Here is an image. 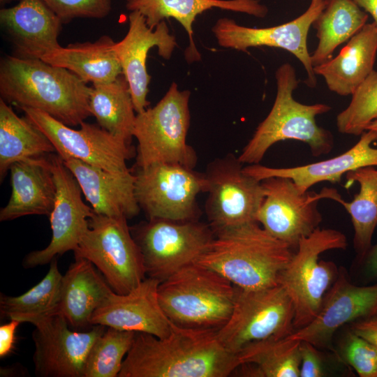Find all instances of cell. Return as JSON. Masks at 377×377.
I'll return each mask as SVG.
<instances>
[{"instance_id":"cell-20","label":"cell","mask_w":377,"mask_h":377,"mask_svg":"<svg viewBox=\"0 0 377 377\" xmlns=\"http://www.w3.org/2000/svg\"><path fill=\"white\" fill-rule=\"evenodd\" d=\"M161 282L146 277L126 294L110 293L94 312L90 323L119 330L143 332L158 338L168 337L172 322L158 300Z\"/></svg>"},{"instance_id":"cell-17","label":"cell","mask_w":377,"mask_h":377,"mask_svg":"<svg viewBox=\"0 0 377 377\" xmlns=\"http://www.w3.org/2000/svg\"><path fill=\"white\" fill-rule=\"evenodd\" d=\"M34 326L33 362L35 375L39 377H84L89 352L107 327L94 325L87 331H73L59 313Z\"/></svg>"},{"instance_id":"cell-9","label":"cell","mask_w":377,"mask_h":377,"mask_svg":"<svg viewBox=\"0 0 377 377\" xmlns=\"http://www.w3.org/2000/svg\"><path fill=\"white\" fill-rule=\"evenodd\" d=\"M75 258L89 260L112 290L126 294L146 278L142 256L125 217H110L94 212Z\"/></svg>"},{"instance_id":"cell-31","label":"cell","mask_w":377,"mask_h":377,"mask_svg":"<svg viewBox=\"0 0 377 377\" xmlns=\"http://www.w3.org/2000/svg\"><path fill=\"white\" fill-rule=\"evenodd\" d=\"M368 17L353 0H325L324 8L312 24L318 39L311 54L313 66L332 59L335 49L357 34Z\"/></svg>"},{"instance_id":"cell-37","label":"cell","mask_w":377,"mask_h":377,"mask_svg":"<svg viewBox=\"0 0 377 377\" xmlns=\"http://www.w3.org/2000/svg\"><path fill=\"white\" fill-rule=\"evenodd\" d=\"M340 357L360 377H377V348L350 331L340 348Z\"/></svg>"},{"instance_id":"cell-4","label":"cell","mask_w":377,"mask_h":377,"mask_svg":"<svg viewBox=\"0 0 377 377\" xmlns=\"http://www.w3.org/2000/svg\"><path fill=\"white\" fill-rule=\"evenodd\" d=\"M276 94L271 110L256 128L238 156L243 164H258L275 143L295 140L309 147L315 157L329 154L334 145L332 133L319 126L316 117L328 112L325 103L306 105L294 99L299 80L293 66L285 63L276 71Z\"/></svg>"},{"instance_id":"cell-26","label":"cell","mask_w":377,"mask_h":377,"mask_svg":"<svg viewBox=\"0 0 377 377\" xmlns=\"http://www.w3.org/2000/svg\"><path fill=\"white\" fill-rule=\"evenodd\" d=\"M377 54V26L367 23L334 58L313 67L328 89L340 96L352 95L374 71Z\"/></svg>"},{"instance_id":"cell-42","label":"cell","mask_w":377,"mask_h":377,"mask_svg":"<svg viewBox=\"0 0 377 377\" xmlns=\"http://www.w3.org/2000/svg\"><path fill=\"white\" fill-rule=\"evenodd\" d=\"M362 261L365 274L370 278L377 279V244L371 246Z\"/></svg>"},{"instance_id":"cell-12","label":"cell","mask_w":377,"mask_h":377,"mask_svg":"<svg viewBox=\"0 0 377 377\" xmlns=\"http://www.w3.org/2000/svg\"><path fill=\"white\" fill-rule=\"evenodd\" d=\"M233 154L212 162L205 172V213L214 234L257 221L265 197L261 181L246 174Z\"/></svg>"},{"instance_id":"cell-40","label":"cell","mask_w":377,"mask_h":377,"mask_svg":"<svg viewBox=\"0 0 377 377\" xmlns=\"http://www.w3.org/2000/svg\"><path fill=\"white\" fill-rule=\"evenodd\" d=\"M20 323L19 320H10V322L0 326V358H4L13 353L16 330Z\"/></svg>"},{"instance_id":"cell-2","label":"cell","mask_w":377,"mask_h":377,"mask_svg":"<svg viewBox=\"0 0 377 377\" xmlns=\"http://www.w3.org/2000/svg\"><path fill=\"white\" fill-rule=\"evenodd\" d=\"M90 90L71 71L40 59L7 56L1 60V98L20 109L45 112L71 127L91 116Z\"/></svg>"},{"instance_id":"cell-38","label":"cell","mask_w":377,"mask_h":377,"mask_svg":"<svg viewBox=\"0 0 377 377\" xmlns=\"http://www.w3.org/2000/svg\"><path fill=\"white\" fill-rule=\"evenodd\" d=\"M61 22L75 17L103 18L111 9L112 0H43Z\"/></svg>"},{"instance_id":"cell-33","label":"cell","mask_w":377,"mask_h":377,"mask_svg":"<svg viewBox=\"0 0 377 377\" xmlns=\"http://www.w3.org/2000/svg\"><path fill=\"white\" fill-rule=\"evenodd\" d=\"M300 340L288 336L250 344L237 355L239 374L251 377H300Z\"/></svg>"},{"instance_id":"cell-27","label":"cell","mask_w":377,"mask_h":377,"mask_svg":"<svg viewBox=\"0 0 377 377\" xmlns=\"http://www.w3.org/2000/svg\"><path fill=\"white\" fill-rule=\"evenodd\" d=\"M88 260L75 258L63 275L57 313L76 329L91 326L94 312L113 290ZM56 313V314H57Z\"/></svg>"},{"instance_id":"cell-7","label":"cell","mask_w":377,"mask_h":377,"mask_svg":"<svg viewBox=\"0 0 377 377\" xmlns=\"http://www.w3.org/2000/svg\"><path fill=\"white\" fill-rule=\"evenodd\" d=\"M190 94L172 82L155 106L137 114L133 129L137 168L161 163L194 168L196 154L186 142Z\"/></svg>"},{"instance_id":"cell-18","label":"cell","mask_w":377,"mask_h":377,"mask_svg":"<svg viewBox=\"0 0 377 377\" xmlns=\"http://www.w3.org/2000/svg\"><path fill=\"white\" fill-rule=\"evenodd\" d=\"M376 315L377 283L356 286L348 280L346 271L341 270L325 295L313 320L288 337L308 341L317 348H330L332 337L339 328Z\"/></svg>"},{"instance_id":"cell-34","label":"cell","mask_w":377,"mask_h":377,"mask_svg":"<svg viewBox=\"0 0 377 377\" xmlns=\"http://www.w3.org/2000/svg\"><path fill=\"white\" fill-rule=\"evenodd\" d=\"M62 277L55 258L51 261L45 276L31 288L17 296L1 294V316L34 325L42 319L56 314Z\"/></svg>"},{"instance_id":"cell-46","label":"cell","mask_w":377,"mask_h":377,"mask_svg":"<svg viewBox=\"0 0 377 377\" xmlns=\"http://www.w3.org/2000/svg\"><path fill=\"white\" fill-rule=\"evenodd\" d=\"M130 1V0H127V1Z\"/></svg>"},{"instance_id":"cell-32","label":"cell","mask_w":377,"mask_h":377,"mask_svg":"<svg viewBox=\"0 0 377 377\" xmlns=\"http://www.w3.org/2000/svg\"><path fill=\"white\" fill-rule=\"evenodd\" d=\"M89 109L101 128L131 145L136 115L123 74L110 82L91 87Z\"/></svg>"},{"instance_id":"cell-35","label":"cell","mask_w":377,"mask_h":377,"mask_svg":"<svg viewBox=\"0 0 377 377\" xmlns=\"http://www.w3.org/2000/svg\"><path fill=\"white\" fill-rule=\"evenodd\" d=\"M135 333L107 327L89 352L84 377H118Z\"/></svg>"},{"instance_id":"cell-19","label":"cell","mask_w":377,"mask_h":377,"mask_svg":"<svg viewBox=\"0 0 377 377\" xmlns=\"http://www.w3.org/2000/svg\"><path fill=\"white\" fill-rule=\"evenodd\" d=\"M128 21L126 35L120 41L115 42L112 49L129 84L134 109L138 114L145 110L149 104L147 96L150 76L146 68L149 50L156 47L158 54L169 59L177 43L164 20L151 29L145 17L139 11L133 10L128 15Z\"/></svg>"},{"instance_id":"cell-10","label":"cell","mask_w":377,"mask_h":377,"mask_svg":"<svg viewBox=\"0 0 377 377\" xmlns=\"http://www.w3.org/2000/svg\"><path fill=\"white\" fill-rule=\"evenodd\" d=\"M130 229L140 250L146 276L160 282L196 263L214 238L209 225L198 220L149 219Z\"/></svg>"},{"instance_id":"cell-6","label":"cell","mask_w":377,"mask_h":377,"mask_svg":"<svg viewBox=\"0 0 377 377\" xmlns=\"http://www.w3.org/2000/svg\"><path fill=\"white\" fill-rule=\"evenodd\" d=\"M347 246L346 235L331 228H318L300 239L278 279V284L286 290L293 306L295 330L313 320L338 276L336 265L320 260V255L329 250L345 249Z\"/></svg>"},{"instance_id":"cell-22","label":"cell","mask_w":377,"mask_h":377,"mask_svg":"<svg viewBox=\"0 0 377 377\" xmlns=\"http://www.w3.org/2000/svg\"><path fill=\"white\" fill-rule=\"evenodd\" d=\"M63 161L96 214L127 219L139 214L141 209L135 195V177L130 170L111 172L73 158Z\"/></svg>"},{"instance_id":"cell-3","label":"cell","mask_w":377,"mask_h":377,"mask_svg":"<svg viewBox=\"0 0 377 377\" xmlns=\"http://www.w3.org/2000/svg\"><path fill=\"white\" fill-rule=\"evenodd\" d=\"M293 251L258 222H252L214 234L196 263L216 271L238 288L258 289L278 285Z\"/></svg>"},{"instance_id":"cell-41","label":"cell","mask_w":377,"mask_h":377,"mask_svg":"<svg viewBox=\"0 0 377 377\" xmlns=\"http://www.w3.org/2000/svg\"><path fill=\"white\" fill-rule=\"evenodd\" d=\"M351 331L377 348V315L351 323Z\"/></svg>"},{"instance_id":"cell-44","label":"cell","mask_w":377,"mask_h":377,"mask_svg":"<svg viewBox=\"0 0 377 377\" xmlns=\"http://www.w3.org/2000/svg\"><path fill=\"white\" fill-rule=\"evenodd\" d=\"M367 130H373L377 131V119L370 123V124L367 126Z\"/></svg>"},{"instance_id":"cell-28","label":"cell","mask_w":377,"mask_h":377,"mask_svg":"<svg viewBox=\"0 0 377 377\" xmlns=\"http://www.w3.org/2000/svg\"><path fill=\"white\" fill-rule=\"evenodd\" d=\"M114 43L110 36H103L94 43L61 46L44 54L40 59L71 71L86 83H108L123 74L112 49Z\"/></svg>"},{"instance_id":"cell-23","label":"cell","mask_w":377,"mask_h":377,"mask_svg":"<svg viewBox=\"0 0 377 377\" xmlns=\"http://www.w3.org/2000/svg\"><path fill=\"white\" fill-rule=\"evenodd\" d=\"M1 24L10 36L17 57L41 59L61 47L58 36L61 20L43 0H21L0 10Z\"/></svg>"},{"instance_id":"cell-36","label":"cell","mask_w":377,"mask_h":377,"mask_svg":"<svg viewBox=\"0 0 377 377\" xmlns=\"http://www.w3.org/2000/svg\"><path fill=\"white\" fill-rule=\"evenodd\" d=\"M377 119V71H373L352 94V98L337 117L343 134L360 135Z\"/></svg>"},{"instance_id":"cell-5","label":"cell","mask_w":377,"mask_h":377,"mask_svg":"<svg viewBox=\"0 0 377 377\" xmlns=\"http://www.w3.org/2000/svg\"><path fill=\"white\" fill-rule=\"evenodd\" d=\"M158 295L172 323L219 330L231 315L236 286L216 271L193 263L161 282Z\"/></svg>"},{"instance_id":"cell-30","label":"cell","mask_w":377,"mask_h":377,"mask_svg":"<svg viewBox=\"0 0 377 377\" xmlns=\"http://www.w3.org/2000/svg\"><path fill=\"white\" fill-rule=\"evenodd\" d=\"M56 149L46 135L28 119L19 117L0 98V179L18 161L49 155Z\"/></svg>"},{"instance_id":"cell-16","label":"cell","mask_w":377,"mask_h":377,"mask_svg":"<svg viewBox=\"0 0 377 377\" xmlns=\"http://www.w3.org/2000/svg\"><path fill=\"white\" fill-rule=\"evenodd\" d=\"M56 186V198L50 221L52 237L41 250L29 252L24 258V268L51 263L57 256L74 251L89 228L94 212L82 199V190L74 175L58 155H50Z\"/></svg>"},{"instance_id":"cell-25","label":"cell","mask_w":377,"mask_h":377,"mask_svg":"<svg viewBox=\"0 0 377 377\" xmlns=\"http://www.w3.org/2000/svg\"><path fill=\"white\" fill-rule=\"evenodd\" d=\"M128 10L139 11L151 29L170 17L178 21L188 35L189 45L185 58L189 63L200 59L193 40V24L198 15L217 8L246 13L256 17H265L268 8L259 0H130Z\"/></svg>"},{"instance_id":"cell-8","label":"cell","mask_w":377,"mask_h":377,"mask_svg":"<svg viewBox=\"0 0 377 377\" xmlns=\"http://www.w3.org/2000/svg\"><path fill=\"white\" fill-rule=\"evenodd\" d=\"M293 320L292 302L279 284L258 289L236 286L231 315L217 335L223 346L237 355L253 343L290 335L295 331Z\"/></svg>"},{"instance_id":"cell-39","label":"cell","mask_w":377,"mask_h":377,"mask_svg":"<svg viewBox=\"0 0 377 377\" xmlns=\"http://www.w3.org/2000/svg\"><path fill=\"white\" fill-rule=\"evenodd\" d=\"M300 377L325 376L323 361L317 347L308 341H300Z\"/></svg>"},{"instance_id":"cell-13","label":"cell","mask_w":377,"mask_h":377,"mask_svg":"<svg viewBox=\"0 0 377 377\" xmlns=\"http://www.w3.org/2000/svg\"><path fill=\"white\" fill-rule=\"evenodd\" d=\"M21 110L50 140L63 160L78 159L111 172L129 170L126 161L135 154L133 148L99 125L84 121L76 130L41 110L29 108Z\"/></svg>"},{"instance_id":"cell-15","label":"cell","mask_w":377,"mask_h":377,"mask_svg":"<svg viewBox=\"0 0 377 377\" xmlns=\"http://www.w3.org/2000/svg\"><path fill=\"white\" fill-rule=\"evenodd\" d=\"M265 197L257 221L274 237L296 250L302 238L319 228L323 216L318 209L319 193L301 191L290 178L272 177L261 181Z\"/></svg>"},{"instance_id":"cell-29","label":"cell","mask_w":377,"mask_h":377,"mask_svg":"<svg viewBox=\"0 0 377 377\" xmlns=\"http://www.w3.org/2000/svg\"><path fill=\"white\" fill-rule=\"evenodd\" d=\"M346 186L357 182L360 191L351 202H346L334 188H324L321 198L331 199L341 204L350 216L354 228L353 244L360 260L371 247V239L377 227V168H361L346 174Z\"/></svg>"},{"instance_id":"cell-14","label":"cell","mask_w":377,"mask_h":377,"mask_svg":"<svg viewBox=\"0 0 377 377\" xmlns=\"http://www.w3.org/2000/svg\"><path fill=\"white\" fill-rule=\"evenodd\" d=\"M325 6V0H311L308 8L300 16L286 23L253 28L238 24L234 20L221 18L212 29L218 44L225 48L247 52L248 48L267 46L285 50L303 65L306 78L304 82L311 88L317 84L307 37L310 27Z\"/></svg>"},{"instance_id":"cell-11","label":"cell","mask_w":377,"mask_h":377,"mask_svg":"<svg viewBox=\"0 0 377 377\" xmlns=\"http://www.w3.org/2000/svg\"><path fill=\"white\" fill-rule=\"evenodd\" d=\"M135 195L149 219L177 221L198 220L197 195L207 191L205 173L173 163L137 168Z\"/></svg>"},{"instance_id":"cell-43","label":"cell","mask_w":377,"mask_h":377,"mask_svg":"<svg viewBox=\"0 0 377 377\" xmlns=\"http://www.w3.org/2000/svg\"><path fill=\"white\" fill-rule=\"evenodd\" d=\"M353 1L371 15L374 22L377 26V0H353Z\"/></svg>"},{"instance_id":"cell-24","label":"cell","mask_w":377,"mask_h":377,"mask_svg":"<svg viewBox=\"0 0 377 377\" xmlns=\"http://www.w3.org/2000/svg\"><path fill=\"white\" fill-rule=\"evenodd\" d=\"M9 171L11 195L0 210V221H11L29 215L50 216L56 198L50 156L16 162Z\"/></svg>"},{"instance_id":"cell-21","label":"cell","mask_w":377,"mask_h":377,"mask_svg":"<svg viewBox=\"0 0 377 377\" xmlns=\"http://www.w3.org/2000/svg\"><path fill=\"white\" fill-rule=\"evenodd\" d=\"M360 135L358 142L350 149L330 159L290 168L251 164L244 167L243 170L259 181L272 177L290 178L302 192L324 181L339 183L341 177L348 172L367 166L377 167V148L371 147L377 141V131L367 130Z\"/></svg>"},{"instance_id":"cell-45","label":"cell","mask_w":377,"mask_h":377,"mask_svg":"<svg viewBox=\"0 0 377 377\" xmlns=\"http://www.w3.org/2000/svg\"><path fill=\"white\" fill-rule=\"evenodd\" d=\"M6 1V0H1V1Z\"/></svg>"},{"instance_id":"cell-1","label":"cell","mask_w":377,"mask_h":377,"mask_svg":"<svg viewBox=\"0 0 377 377\" xmlns=\"http://www.w3.org/2000/svg\"><path fill=\"white\" fill-rule=\"evenodd\" d=\"M215 329L172 323L170 334L158 338L135 332L118 377H226L239 366Z\"/></svg>"}]
</instances>
